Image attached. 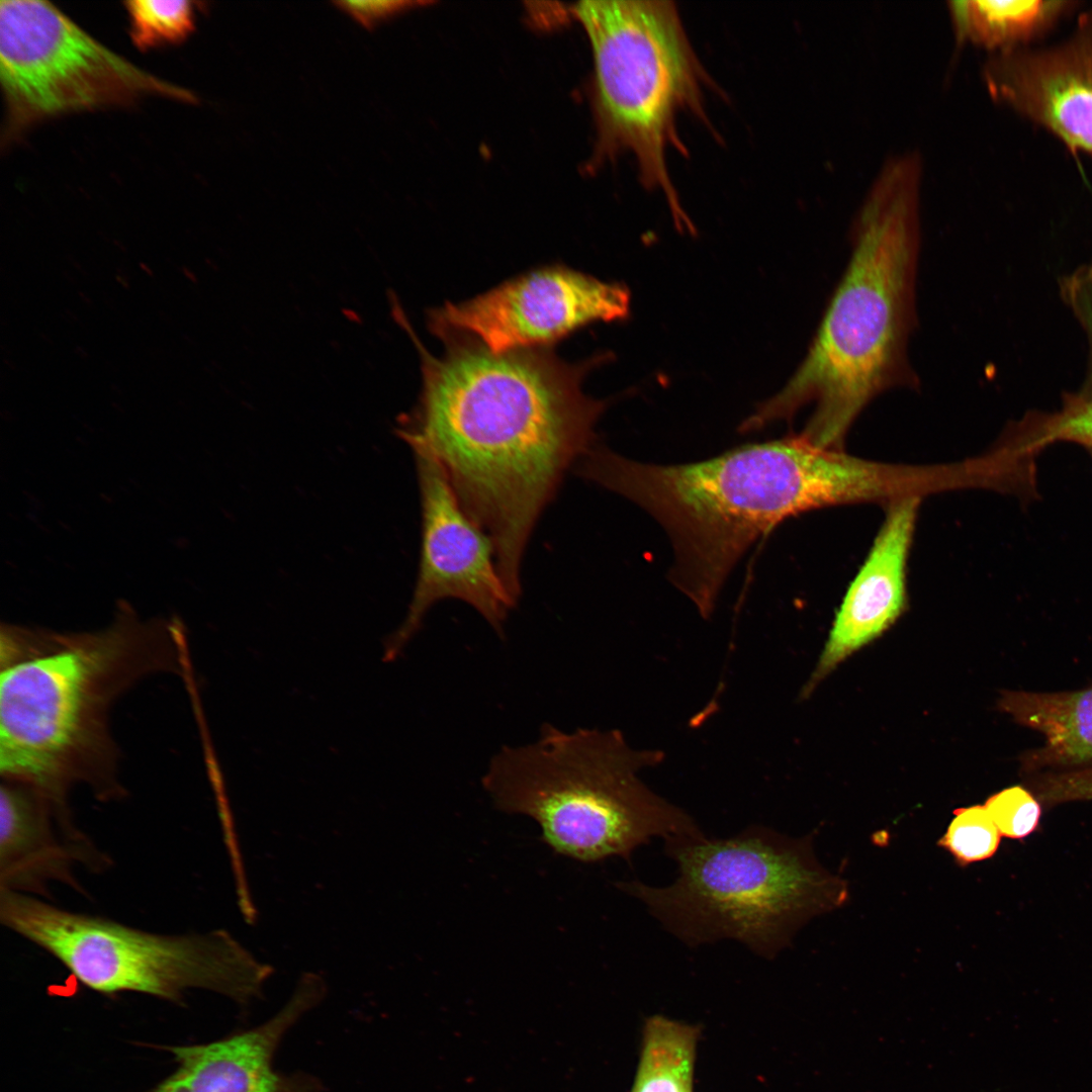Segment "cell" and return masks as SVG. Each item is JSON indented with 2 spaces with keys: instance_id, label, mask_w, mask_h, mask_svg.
<instances>
[{
  "instance_id": "2",
  "label": "cell",
  "mask_w": 1092,
  "mask_h": 1092,
  "mask_svg": "<svg viewBox=\"0 0 1092 1092\" xmlns=\"http://www.w3.org/2000/svg\"><path fill=\"white\" fill-rule=\"evenodd\" d=\"M577 469L661 524L674 550L670 580L704 618L712 614L731 569L761 535L807 511L867 502L875 487L867 460L818 447L801 435L680 465L637 462L597 444Z\"/></svg>"
},
{
  "instance_id": "11",
  "label": "cell",
  "mask_w": 1092,
  "mask_h": 1092,
  "mask_svg": "<svg viewBox=\"0 0 1092 1092\" xmlns=\"http://www.w3.org/2000/svg\"><path fill=\"white\" fill-rule=\"evenodd\" d=\"M629 307L630 292L624 285L550 266L471 299L446 302L430 311L429 326L436 335L463 334L503 353L548 346L594 322L622 320Z\"/></svg>"
},
{
  "instance_id": "12",
  "label": "cell",
  "mask_w": 1092,
  "mask_h": 1092,
  "mask_svg": "<svg viewBox=\"0 0 1092 1092\" xmlns=\"http://www.w3.org/2000/svg\"><path fill=\"white\" fill-rule=\"evenodd\" d=\"M984 79L996 101L1092 154V10L1061 40L995 52Z\"/></svg>"
},
{
  "instance_id": "7",
  "label": "cell",
  "mask_w": 1092,
  "mask_h": 1092,
  "mask_svg": "<svg viewBox=\"0 0 1092 1092\" xmlns=\"http://www.w3.org/2000/svg\"><path fill=\"white\" fill-rule=\"evenodd\" d=\"M0 918L100 993L177 1000L188 990L205 989L247 1004L261 994L272 973L222 930L155 933L3 888Z\"/></svg>"
},
{
  "instance_id": "20",
  "label": "cell",
  "mask_w": 1092,
  "mask_h": 1092,
  "mask_svg": "<svg viewBox=\"0 0 1092 1092\" xmlns=\"http://www.w3.org/2000/svg\"><path fill=\"white\" fill-rule=\"evenodd\" d=\"M1000 836L985 806L974 805L953 811V818L937 844L949 851L960 866L966 867L991 857L999 846Z\"/></svg>"
},
{
  "instance_id": "23",
  "label": "cell",
  "mask_w": 1092,
  "mask_h": 1092,
  "mask_svg": "<svg viewBox=\"0 0 1092 1092\" xmlns=\"http://www.w3.org/2000/svg\"><path fill=\"white\" fill-rule=\"evenodd\" d=\"M1053 437L1092 441V403L1067 413L1052 428Z\"/></svg>"
},
{
  "instance_id": "15",
  "label": "cell",
  "mask_w": 1092,
  "mask_h": 1092,
  "mask_svg": "<svg viewBox=\"0 0 1092 1092\" xmlns=\"http://www.w3.org/2000/svg\"><path fill=\"white\" fill-rule=\"evenodd\" d=\"M59 804L31 787L1 786V888L27 894L40 892L51 881L72 884L76 862L96 866L101 860L57 810Z\"/></svg>"
},
{
  "instance_id": "5",
  "label": "cell",
  "mask_w": 1092,
  "mask_h": 1092,
  "mask_svg": "<svg viewBox=\"0 0 1092 1092\" xmlns=\"http://www.w3.org/2000/svg\"><path fill=\"white\" fill-rule=\"evenodd\" d=\"M665 853L677 867L672 884L616 887L691 947L733 939L770 960L807 922L848 896L845 881L816 858L811 835L792 838L754 825L725 839L672 837Z\"/></svg>"
},
{
  "instance_id": "3",
  "label": "cell",
  "mask_w": 1092,
  "mask_h": 1092,
  "mask_svg": "<svg viewBox=\"0 0 1092 1092\" xmlns=\"http://www.w3.org/2000/svg\"><path fill=\"white\" fill-rule=\"evenodd\" d=\"M921 163L907 155L887 164L854 218L850 254L802 363L742 426L758 429L815 408L800 434L841 450L861 411L883 392L917 388L908 356L917 324Z\"/></svg>"
},
{
  "instance_id": "21",
  "label": "cell",
  "mask_w": 1092,
  "mask_h": 1092,
  "mask_svg": "<svg viewBox=\"0 0 1092 1092\" xmlns=\"http://www.w3.org/2000/svg\"><path fill=\"white\" fill-rule=\"evenodd\" d=\"M985 808L1001 835L1023 838L1037 826L1040 806L1033 796L1020 786H1014L991 796Z\"/></svg>"
},
{
  "instance_id": "1",
  "label": "cell",
  "mask_w": 1092,
  "mask_h": 1092,
  "mask_svg": "<svg viewBox=\"0 0 1092 1092\" xmlns=\"http://www.w3.org/2000/svg\"><path fill=\"white\" fill-rule=\"evenodd\" d=\"M417 345L422 390L397 434L438 462L463 510L491 539L498 572L520 598L523 553L540 514L567 469L596 445L606 401L585 395L584 375L601 354L570 364L548 349L493 353L454 332L428 352L400 311Z\"/></svg>"
},
{
  "instance_id": "14",
  "label": "cell",
  "mask_w": 1092,
  "mask_h": 1092,
  "mask_svg": "<svg viewBox=\"0 0 1092 1092\" xmlns=\"http://www.w3.org/2000/svg\"><path fill=\"white\" fill-rule=\"evenodd\" d=\"M919 502V494L890 502L882 528L844 596L802 698L809 697L842 660L879 637L903 612L906 564Z\"/></svg>"
},
{
  "instance_id": "22",
  "label": "cell",
  "mask_w": 1092,
  "mask_h": 1092,
  "mask_svg": "<svg viewBox=\"0 0 1092 1092\" xmlns=\"http://www.w3.org/2000/svg\"><path fill=\"white\" fill-rule=\"evenodd\" d=\"M337 7L366 28H373L390 16L411 9L422 2L399 0L336 1Z\"/></svg>"
},
{
  "instance_id": "19",
  "label": "cell",
  "mask_w": 1092,
  "mask_h": 1092,
  "mask_svg": "<svg viewBox=\"0 0 1092 1092\" xmlns=\"http://www.w3.org/2000/svg\"><path fill=\"white\" fill-rule=\"evenodd\" d=\"M124 5L131 40L140 50L178 43L194 30L195 7L191 1L133 0Z\"/></svg>"
},
{
  "instance_id": "10",
  "label": "cell",
  "mask_w": 1092,
  "mask_h": 1092,
  "mask_svg": "<svg viewBox=\"0 0 1092 1092\" xmlns=\"http://www.w3.org/2000/svg\"><path fill=\"white\" fill-rule=\"evenodd\" d=\"M414 451L422 511L419 573L404 620L383 643V661L396 660L440 601L459 600L499 636L518 599L503 580L490 537L461 507L435 458Z\"/></svg>"
},
{
  "instance_id": "8",
  "label": "cell",
  "mask_w": 1092,
  "mask_h": 1092,
  "mask_svg": "<svg viewBox=\"0 0 1092 1092\" xmlns=\"http://www.w3.org/2000/svg\"><path fill=\"white\" fill-rule=\"evenodd\" d=\"M121 631L17 661L0 677V769L61 802L104 746V713L129 662Z\"/></svg>"
},
{
  "instance_id": "24",
  "label": "cell",
  "mask_w": 1092,
  "mask_h": 1092,
  "mask_svg": "<svg viewBox=\"0 0 1092 1092\" xmlns=\"http://www.w3.org/2000/svg\"><path fill=\"white\" fill-rule=\"evenodd\" d=\"M1058 789L1064 801L1092 799V765L1063 772Z\"/></svg>"
},
{
  "instance_id": "17",
  "label": "cell",
  "mask_w": 1092,
  "mask_h": 1092,
  "mask_svg": "<svg viewBox=\"0 0 1092 1092\" xmlns=\"http://www.w3.org/2000/svg\"><path fill=\"white\" fill-rule=\"evenodd\" d=\"M1075 3L1070 1H964L953 14L964 34L995 52L1035 44Z\"/></svg>"
},
{
  "instance_id": "25",
  "label": "cell",
  "mask_w": 1092,
  "mask_h": 1092,
  "mask_svg": "<svg viewBox=\"0 0 1092 1092\" xmlns=\"http://www.w3.org/2000/svg\"><path fill=\"white\" fill-rule=\"evenodd\" d=\"M183 273L188 279L196 281L195 275L188 268L183 267Z\"/></svg>"
},
{
  "instance_id": "16",
  "label": "cell",
  "mask_w": 1092,
  "mask_h": 1092,
  "mask_svg": "<svg viewBox=\"0 0 1092 1092\" xmlns=\"http://www.w3.org/2000/svg\"><path fill=\"white\" fill-rule=\"evenodd\" d=\"M998 704L1014 721L1043 736V745L1026 755V768L1062 771L1092 765V687L1057 693L1005 691Z\"/></svg>"
},
{
  "instance_id": "18",
  "label": "cell",
  "mask_w": 1092,
  "mask_h": 1092,
  "mask_svg": "<svg viewBox=\"0 0 1092 1092\" xmlns=\"http://www.w3.org/2000/svg\"><path fill=\"white\" fill-rule=\"evenodd\" d=\"M696 1043L693 1026L649 1018L632 1092H693Z\"/></svg>"
},
{
  "instance_id": "4",
  "label": "cell",
  "mask_w": 1092,
  "mask_h": 1092,
  "mask_svg": "<svg viewBox=\"0 0 1092 1092\" xmlns=\"http://www.w3.org/2000/svg\"><path fill=\"white\" fill-rule=\"evenodd\" d=\"M663 756L631 747L619 730L544 724L533 742L500 747L481 785L496 809L533 819L556 853L630 860L653 837L704 835L692 816L640 780Z\"/></svg>"
},
{
  "instance_id": "26",
  "label": "cell",
  "mask_w": 1092,
  "mask_h": 1092,
  "mask_svg": "<svg viewBox=\"0 0 1092 1092\" xmlns=\"http://www.w3.org/2000/svg\"><path fill=\"white\" fill-rule=\"evenodd\" d=\"M140 266H141V268H142V269H143V270H144L145 272H147V273H148V274H149L150 276H152V275H153V272L151 271V269L149 268V266H148V265H146V264H144V263H140Z\"/></svg>"
},
{
  "instance_id": "6",
  "label": "cell",
  "mask_w": 1092,
  "mask_h": 1092,
  "mask_svg": "<svg viewBox=\"0 0 1092 1092\" xmlns=\"http://www.w3.org/2000/svg\"><path fill=\"white\" fill-rule=\"evenodd\" d=\"M592 47L598 156L633 155L639 181L663 194L680 231L694 233L667 167L688 150L680 113L708 123L712 86L672 1H582L572 8Z\"/></svg>"
},
{
  "instance_id": "9",
  "label": "cell",
  "mask_w": 1092,
  "mask_h": 1092,
  "mask_svg": "<svg viewBox=\"0 0 1092 1092\" xmlns=\"http://www.w3.org/2000/svg\"><path fill=\"white\" fill-rule=\"evenodd\" d=\"M0 80L7 141L47 118L146 96L195 101L188 89L130 63L41 0L0 2Z\"/></svg>"
},
{
  "instance_id": "13",
  "label": "cell",
  "mask_w": 1092,
  "mask_h": 1092,
  "mask_svg": "<svg viewBox=\"0 0 1092 1092\" xmlns=\"http://www.w3.org/2000/svg\"><path fill=\"white\" fill-rule=\"evenodd\" d=\"M324 982L312 974L301 978L292 997L271 1019L223 1039L171 1048L176 1070L156 1092H314L306 1075H284L272 1066L284 1034L324 995Z\"/></svg>"
}]
</instances>
